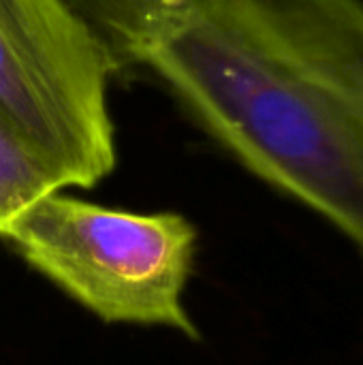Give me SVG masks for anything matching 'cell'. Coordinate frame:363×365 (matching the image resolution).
I'll list each match as a JSON object with an SVG mask.
<instances>
[{
	"label": "cell",
	"mask_w": 363,
	"mask_h": 365,
	"mask_svg": "<svg viewBox=\"0 0 363 365\" xmlns=\"http://www.w3.org/2000/svg\"><path fill=\"white\" fill-rule=\"evenodd\" d=\"M193 120L363 261V0H225Z\"/></svg>",
	"instance_id": "cell-1"
},
{
	"label": "cell",
	"mask_w": 363,
	"mask_h": 365,
	"mask_svg": "<svg viewBox=\"0 0 363 365\" xmlns=\"http://www.w3.org/2000/svg\"><path fill=\"white\" fill-rule=\"evenodd\" d=\"M2 240L98 319L199 338L182 306L197 250V229L184 216L133 214L53 192Z\"/></svg>",
	"instance_id": "cell-2"
},
{
	"label": "cell",
	"mask_w": 363,
	"mask_h": 365,
	"mask_svg": "<svg viewBox=\"0 0 363 365\" xmlns=\"http://www.w3.org/2000/svg\"><path fill=\"white\" fill-rule=\"evenodd\" d=\"M109 68L64 0H0V113L58 169L92 188L116 167Z\"/></svg>",
	"instance_id": "cell-3"
},
{
	"label": "cell",
	"mask_w": 363,
	"mask_h": 365,
	"mask_svg": "<svg viewBox=\"0 0 363 365\" xmlns=\"http://www.w3.org/2000/svg\"><path fill=\"white\" fill-rule=\"evenodd\" d=\"M62 188L58 169L0 113V240L36 201Z\"/></svg>",
	"instance_id": "cell-4"
}]
</instances>
